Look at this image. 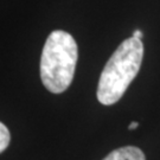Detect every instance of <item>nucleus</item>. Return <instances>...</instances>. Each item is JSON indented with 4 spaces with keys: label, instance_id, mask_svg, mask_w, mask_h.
<instances>
[{
    "label": "nucleus",
    "instance_id": "obj_1",
    "mask_svg": "<svg viewBox=\"0 0 160 160\" xmlns=\"http://www.w3.org/2000/svg\"><path fill=\"white\" fill-rule=\"evenodd\" d=\"M142 57V40L134 37L123 40L103 68L97 86V100L104 106L118 102L137 77Z\"/></svg>",
    "mask_w": 160,
    "mask_h": 160
},
{
    "label": "nucleus",
    "instance_id": "obj_2",
    "mask_svg": "<svg viewBox=\"0 0 160 160\" xmlns=\"http://www.w3.org/2000/svg\"><path fill=\"white\" fill-rule=\"evenodd\" d=\"M78 48L70 33L55 30L46 39L40 57V80L49 92L61 94L71 84Z\"/></svg>",
    "mask_w": 160,
    "mask_h": 160
},
{
    "label": "nucleus",
    "instance_id": "obj_3",
    "mask_svg": "<svg viewBox=\"0 0 160 160\" xmlns=\"http://www.w3.org/2000/svg\"><path fill=\"white\" fill-rule=\"evenodd\" d=\"M103 160H146V157L139 147L125 146L114 149Z\"/></svg>",
    "mask_w": 160,
    "mask_h": 160
},
{
    "label": "nucleus",
    "instance_id": "obj_4",
    "mask_svg": "<svg viewBox=\"0 0 160 160\" xmlns=\"http://www.w3.org/2000/svg\"><path fill=\"white\" fill-rule=\"evenodd\" d=\"M10 141H11V134L8 128L2 122H0V153H2L8 147Z\"/></svg>",
    "mask_w": 160,
    "mask_h": 160
},
{
    "label": "nucleus",
    "instance_id": "obj_5",
    "mask_svg": "<svg viewBox=\"0 0 160 160\" xmlns=\"http://www.w3.org/2000/svg\"><path fill=\"white\" fill-rule=\"evenodd\" d=\"M132 37H134V38H138V39H142V37H143L142 31H140V30H135Z\"/></svg>",
    "mask_w": 160,
    "mask_h": 160
},
{
    "label": "nucleus",
    "instance_id": "obj_6",
    "mask_svg": "<svg viewBox=\"0 0 160 160\" xmlns=\"http://www.w3.org/2000/svg\"><path fill=\"white\" fill-rule=\"evenodd\" d=\"M138 126H139V123H138V122H132L131 125L128 126V128H129V131H133V129L138 128Z\"/></svg>",
    "mask_w": 160,
    "mask_h": 160
}]
</instances>
